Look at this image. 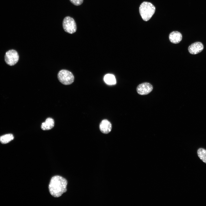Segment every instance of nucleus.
<instances>
[{
	"instance_id": "obj_7",
	"label": "nucleus",
	"mask_w": 206,
	"mask_h": 206,
	"mask_svg": "<svg viewBox=\"0 0 206 206\" xmlns=\"http://www.w3.org/2000/svg\"><path fill=\"white\" fill-rule=\"evenodd\" d=\"M203 49V45L200 42H197L193 43L188 47L189 52L193 54H196L201 52Z\"/></svg>"
},
{
	"instance_id": "obj_3",
	"label": "nucleus",
	"mask_w": 206,
	"mask_h": 206,
	"mask_svg": "<svg viewBox=\"0 0 206 206\" xmlns=\"http://www.w3.org/2000/svg\"><path fill=\"white\" fill-rule=\"evenodd\" d=\"M58 78L59 81L65 85L72 84L74 80V77L73 74L66 70H60L58 73Z\"/></svg>"
},
{
	"instance_id": "obj_8",
	"label": "nucleus",
	"mask_w": 206,
	"mask_h": 206,
	"mask_svg": "<svg viewBox=\"0 0 206 206\" xmlns=\"http://www.w3.org/2000/svg\"><path fill=\"white\" fill-rule=\"evenodd\" d=\"M100 129L103 133L107 134L111 131L112 127L111 123L108 120H103L99 125Z\"/></svg>"
},
{
	"instance_id": "obj_2",
	"label": "nucleus",
	"mask_w": 206,
	"mask_h": 206,
	"mask_svg": "<svg viewBox=\"0 0 206 206\" xmlns=\"http://www.w3.org/2000/svg\"><path fill=\"white\" fill-rule=\"evenodd\" d=\"M139 13L143 20H149L154 13L155 8L151 3L144 2L140 5L139 8Z\"/></svg>"
},
{
	"instance_id": "obj_14",
	"label": "nucleus",
	"mask_w": 206,
	"mask_h": 206,
	"mask_svg": "<svg viewBox=\"0 0 206 206\" xmlns=\"http://www.w3.org/2000/svg\"><path fill=\"white\" fill-rule=\"evenodd\" d=\"M84 0H70L73 5L76 6H79L81 5Z\"/></svg>"
},
{
	"instance_id": "obj_4",
	"label": "nucleus",
	"mask_w": 206,
	"mask_h": 206,
	"mask_svg": "<svg viewBox=\"0 0 206 206\" xmlns=\"http://www.w3.org/2000/svg\"><path fill=\"white\" fill-rule=\"evenodd\" d=\"M64 30L66 32L72 34L76 32L77 26L76 22L72 18L67 16L64 19L62 23Z\"/></svg>"
},
{
	"instance_id": "obj_6",
	"label": "nucleus",
	"mask_w": 206,
	"mask_h": 206,
	"mask_svg": "<svg viewBox=\"0 0 206 206\" xmlns=\"http://www.w3.org/2000/svg\"><path fill=\"white\" fill-rule=\"evenodd\" d=\"M153 88L151 84L145 82L139 85L136 88V91L140 95H146L150 93L152 91Z\"/></svg>"
},
{
	"instance_id": "obj_1",
	"label": "nucleus",
	"mask_w": 206,
	"mask_h": 206,
	"mask_svg": "<svg viewBox=\"0 0 206 206\" xmlns=\"http://www.w3.org/2000/svg\"><path fill=\"white\" fill-rule=\"evenodd\" d=\"M67 183V180L61 176L56 175L53 177L49 186L50 194L55 197L61 196L66 191Z\"/></svg>"
},
{
	"instance_id": "obj_5",
	"label": "nucleus",
	"mask_w": 206,
	"mask_h": 206,
	"mask_svg": "<svg viewBox=\"0 0 206 206\" xmlns=\"http://www.w3.org/2000/svg\"><path fill=\"white\" fill-rule=\"evenodd\" d=\"M19 59L18 54L15 50H10L5 54V60L6 64L9 66H12L16 64Z\"/></svg>"
},
{
	"instance_id": "obj_12",
	"label": "nucleus",
	"mask_w": 206,
	"mask_h": 206,
	"mask_svg": "<svg viewBox=\"0 0 206 206\" xmlns=\"http://www.w3.org/2000/svg\"><path fill=\"white\" fill-rule=\"evenodd\" d=\"M14 139L13 135L11 134H8L0 136V142L3 144H6L12 140Z\"/></svg>"
},
{
	"instance_id": "obj_9",
	"label": "nucleus",
	"mask_w": 206,
	"mask_h": 206,
	"mask_svg": "<svg viewBox=\"0 0 206 206\" xmlns=\"http://www.w3.org/2000/svg\"><path fill=\"white\" fill-rule=\"evenodd\" d=\"M182 35L179 32L173 31L170 33L169 38L170 41L172 43L177 44L179 43L181 40Z\"/></svg>"
},
{
	"instance_id": "obj_13",
	"label": "nucleus",
	"mask_w": 206,
	"mask_h": 206,
	"mask_svg": "<svg viewBox=\"0 0 206 206\" xmlns=\"http://www.w3.org/2000/svg\"><path fill=\"white\" fill-rule=\"evenodd\" d=\"M197 153L199 158L206 163V150L203 148H199L197 150Z\"/></svg>"
},
{
	"instance_id": "obj_11",
	"label": "nucleus",
	"mask_w": 206,
	"mask_h": 206,
	"mask_svg": "<svg viewBox=\"0 0 206 206\" xmlns=\"http://www.w3.org/2000/svg\"><path fill=\"white\" fill-rule=\"evenodd\" d=\"M104 80L105 83L108 85L115 84L116 83L115 76L112 74H108L105 75L104 77Z\"/></svg>"
},
{
	"instance_id": "obj_10",
	"label": "nucleus",
	"mask_w": 206,
	"mask_h": 206,
	"mask_svg": "<svg viewBox=\"0 0 206 206\" xmlns=\"http://www.w3.org/2000/svg\"><path fill=\"white\" fill-rule=\"evenodd\" d=\"M54 125V121L51 118H47L45 121L43 122L41 125V128L43 130H48L52 129Z\"/></svg>"
}]
</instances>
